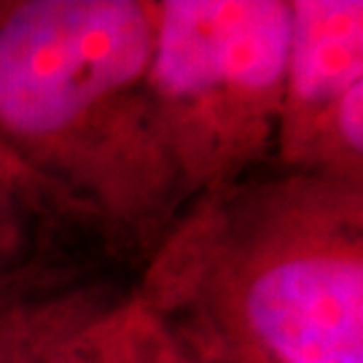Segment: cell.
Segmentation results:
<instances>
[{
    "instance_id": "277c9868",
    "label": "cell",
    "mask_w": 363,
    "mask_h": 363,
    "mask_svg": "<svg viewBox=\"0 0 363 363\" xmlns=\"http://www.w3.org/2000/svg\"><path fill=\"white\" fill-rule=\"evenodd\" d=\"M274 138L288 172L363 183V3L291 0Z\"/></svg>"
},
{
    "instance_id": "ba28073f",
    "label": "cell",
    "mask_w": 363,
    "mask_h": 363,
    "mask_svg": "<svg viewBox=\"0 0 363 363\" xmlns=\"http://www.w3.org/2000/svg\"><path fill=\"white\" fill-rule=\"evenodd\" d=\"M159 323L199 363H274L256 347H250L240 339L226 337L210 325L191 320V318H175V320H159Z\"/></svg>"
},
{
    "instance_id": "9c48e42d",
    "label": "cell",
    "mask_w": 363,
    "mask_h": 363,
    "mask_svg": "<svg viewBox=\"0 0 363 363\" xmlns=\"http://www.w3.org/2000/svg\"><path fill=\"white\" fill-rule=\"evenodd\" d=\"M148 363H199V361L183 345H178L167 328L156 320L151 350H148Z\"/></svg>"
},
{
    "instance_id": "8992f818",
    "label": "cell",
    "mask_w": 363,
    "mask_h": 363,
    "mask_svg": "<svg viewBox=\"0 0 363 363\" xmlns=\"http://www.w3.org/2000/svg\"><path fill=\"white\" fill-rule=\"evenodd\" d=\"M154 328L156 318L132 294L67 339L49 363H148Z\"/></svg>"
},
{
    "instance_id": "7a4b0ae2",
    "label": "cell",
    "mask_w": 363,
    "mask_h": 363,
    "mask_svg": "<svg viewBox=\"0 0 363 363\" xmlns=\"http://www.w3.org/2000/svg\"><path fill=\"white\" fill-rule=\"evenodd\" d=\"M135 296L274 363H363V183L286 169L194 196Z\"/></svg>"
},
{
    "instance_id": "30bf717a",
    "label": "cell",
    "mask_w": 363,
    "mask_h": 363,
    "mask_svg": "<svg viewBox=\"0 0 363 363\" xmlns=\"http://www.w3.org/2000/svg\"><path fill=\"white\" fill-rule=\"evenodd\" d=\"M0 162H9V164H13V167L25 169V167H22V164H16V162H13V156L9 154V151H6V148H3V145H0ZM25 172H27V169H25Z\"/></svg>"
},
{
    "instance_id": "52a82bcc",
    "label": "cell",
    "mask_w": 363,
    "mask_h": 363,
    "mask_svg": "<svg viewBox=\"0 0 363 363\" xmlns=\"http://www.w3.org/2000/svg\"><path fill=\"white\" fill-rule=\"evenodd\" d=\"M38 210L60 213L52 194L30 172L0 162V291L40 269L30 250V218Z\"/></svg>"
},
{
    "instance_id": "3957f363",
    "label": "cell",
    "mask_w": 363,
    "mask_h": 363,
    "mask_svg": "<svg viewBox=\"0 0 363 363\" xmlns=\"http://www.w3.org/2000/svg\"><path fill=\"white\" fill-rule=\"evenodd\" d=\"M288 35L286 0L156 3L148 94L183 202L242 181L274 151Z\"/></svg>"
},
{
    "instance_id": "6da1fadb",
    "label": "cell",
    "mask_w": 363,
    "mask_h": 363,
    "mask_svg": "<svg viewBox=\"0 0 363 363\" xmlns=\"http://www.w3.org/2000/svg\"><path fill=\"white\" fill-rule=\"evenodd\" d=\"M156 3H0V145L60 213L151 256L183 196L148 94Z\"/></svg>"
},
{
    "instance_id": "5b68a950",
    "label": "cell",
    "mask_w": 363,
    "mask_h": 363,
    "mask_svg": "<svg viewBox=\"0 0 363 363\" xmlns=\"http://www.w3.org/2000/svg\"><path fill=\"white\" fill-rule=\"evenodd\" d=\"M116 301L103 286L54 277L40 267L0 291V363H49Z\"/></svg>"
}]
</instances>
